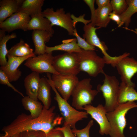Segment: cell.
<instances>
[{"label": "cell", "mask_w": 137, "mask_h": 137, "mask_svg": "<svg viewBox=\"0 0 137 137\" xmlns=\"http://www.w3.org/2000/svg\"><path fill=\"white\" fill-rule=\"evenodd\" d=\"M136 108L137 103L128 101L119 104L113 111L107 112L110 127L109 135L111 137H126L124 133L126 125V115L129 110Z\"/></svg>", "instance_id": "obj_2"}, {"label": "cell", "mask_w": 137, "mask_h": 137, "mask_svg": "<svg viewBox=\"0 0 137 137\" xmlns=\"http://www.w3.org/2000/svg\"><path fill=\"white\" fill-rule=\"evenodd\" d=\"M40 78L39 74L32 72L24 80V85L27 96L35 100H38V93Z\"/></svg>", "instance_id": "obj_19"}, {"label": "cell", "mask_w": 137, "mask_h": 137, "mask_svg": "<svg viewBox=\"0 0 137 137\" xmlns=\"http://www.w3.org/2000/svg\"><path fill=\"white\" fill-rule=\"evenodd\" d=\"M100 28L93 26L91 23L85 25L83 28V39L90 45L99 48L104 55L103 58L106 64H110L113 67L118 60V57H112L107 53L106 51L108 50L107 47L104 42L100 41L96 32V29Z\"/></svg>", "instance_id": "obj_9"}, {"label": "cell", "mask_w": 137, "mask_h": 137, "mask_svg": "<svg viewBox=\"0 0 137 137\" xmlns=\"http://www.w3.org/2000/svg\"><path fill=\"white\" fill-rule=\"evenodd\" d=\"M44 0H24L18 12L24 13L31 17L42 14V8Z\"/></svg>", "instance_id": "obj_21"}, {"label": "cell", "mask_w": 137, "mask_h": 137, "mask_svg": "<svg viewBox=\"0 0 137 137\" xmlns=\"http://www.w3.org/2000/svg\"><path fill=\"white\" fill-rule=\"evenodd\" d=\"M112 11L111 4L105 7H99L96 9L95 26L106 28L110 22L109 14Z\"/></svg>", "instance_id": "obj_23"}, {"label": "cell", "mask_w": 137, "mask_h": 137, "mask_svg": "<svg viewBox=\"0 0 137 137\" xmlns=\"http://www.w3.org/2000/svg\"><path fill=\"white\" fill-rule=\"evenodd\" d=\"M123 28L125 29L126 30H128L130 31H132V32H134L135 34H136L137 35V29L136 28L135 29V30H133V29H130L128 27H123Z\"/></svg>", "instance_id": "obj_40"}, {"label": "cell", "mask_w": 137, "mask_h": 137, "mask_svg": "<svg viewBox=\"0 0 137 137\" xmlns=\"http://www.w3.org/2000/svg\"><path fill=\"white\" fill-rule=\"evenodd\" d=\"M31 17L28 23L23 30L25 31L33 30H44L53 34L54 30L49 21L44 17L42 14L35 15Z\"/></svg>", "instance_id": "obj_17"}, {"label": "cell", "mask_w": 137, "mask_h": 137, "mask_svg": "<svg viewBox=\"0 0 137 137\" xmlns=\"http://www.w3.org/2000/svg\"><path fill=\"white\" fill-rule=\"evenodd\" d=\"M7 63L5 66H1L2 70L7 77L10 82L18 80L22 75V72L18 67L24 61L30 57L36 56L35 54L23 57H18L7 54Z\"/></svg>", "instance_id": "obj_14"}, {"label": "cell", "mask_w": 137, "mask_h": 137, "mask_svg": "<svg viewBox=\"0 0 137 137\" xmlns=\"http://www.w3.org/2000/svg\"><path fill=\"white\" fill-rule=\"evenodd\" d=\"M53 106L48 109L43 106L40 115L33 118L31 115L22 113L10 124L4 127L2 131L5 133L0 137H9L17 133L27 131H40L47 133L60 124L63 119L54 112Z\"/></svg>", "instance_id": "obj_1"}, {"label": "cell", "mask_w": 137, "mask_h": 137, "mask_svg": "<svg viewBox=\"0 0 137 137\" xmlns=\"http://www.w3.org/2000/svg\"><path fill=\"white\" fill-rule=\"evenodd\" d=\"M43 16L50 22L53 26L56 25L66 29L70 36H74L75 28L71 15L69 12L65 13L63 8L58 9L56 11L53 8H48L42 12Z\"/></svg>", "instance_id": "obj_8"}, {"label": "cell", "mask_w": 137, "mask_h": 137, "mask_svg": "<svg viewBox=\"0 0 137 137\" xmlns=\"http://www.w3.org/2000/svg\"><path fill=\"white\" fill-rule=\"evenodd\" d=\"M54 56L52 52L30 57L26 60L24 65L32 72L60 74L52 65Z\"/></svg>", "instance_id": "obj_11"}, {"label": "cell", "mask_w": 137, "mask_h": 137, "mask_svg": "<svg viewBox=\"0 0 137 137\" xmlns=\"http://www.w3.org/2000/svg\"><path fill=\"white\" fill-rule=\"evenodd\" d=\"M128 7L125 11L119 15L121 23L119 27L125 24V27H128L131 21L132 16L137 12V0H126Z\"/></svg>", "instance_id": "obj_27"}, {"label": "cell", "mask_w": 137, "mask_h": 137, "mask_svg": "<svg viewBox=\"0 0 137 137\" xmlns=\"http://www.w3.org/2000/svg\"><path fill=\"white\" fill-rule=\"evenodd\" d=\"M83 110L99 124L100 127L99 132L100 134H109L110 126L106 116L107 112L104 106L100 104L96 107H94L89 104L84 106Z\"/></svg>", "instance_id": "obj_13"}, {"label": "cell", "mask_w": 137, "mask_h": 137, "mask_svg": "<svg viewBox=\"0 0 137 137\" xmlns=\"http://www.w3.org/2000/svg\"><path fill=\"white\" fill-rule=\"evenodd\" d=\"M130 55V53H128L120 59L115 67L120 75L122 82L134 88L135 84L131 81V79L137 73V61L129 57Z\"/></svg>", "instance_id": "obj_12"}, {"label": "cell", "mask_w": 137, "mask_h": 137, "mask_svg": "<svg viewBox=\"0 0 137 137\" xmlns=\"http://www.w3.org/2000/svg\"><path fill=\"white\" fill-rule=\"evenodd\" d=\"M37 137H64L62 132L60 131L56 130L54 128L48 133L38 131Z\"/></svg>", "instance_id": "obj_33"}, {"label": "cell", "mask_w": 137, "mask_h": 137, "mask_svg": "<svg viewBox=\"0 0 137 137\" xmlns=\"http://www.w3.org/2000/svg\"><path fill=\"white\" fill-rule=\"evenodd\" d=\"M136 100H137V92L134 89V87L128 85L121 82L119 88L118 104Z\"/></svg>", "instance_id": "obj_24"}, {"label": "cell", "mask_w": 137, "mask_h": 137, "mask_svg": "<svg viewBox=\"0 0 137 137\" xmlns=\"http://www.w3.org/2000/svg\"><path fill=\"white\" fill-rule=\"evenodd\" d=\"M21 102L25 109L30 112V114L33 118L38 117L42 112L43 106L38 100L27 96L22 98Z\"/></svg>", "instance_id": "obj_25"}, {"label": "cell", "mask_w": 137, "mask_h": 137, "mask_svg": "<svg viewBox=\"0 0 137 137\" xmlns=\"http://www.w3.org/2000/svg\"><path fill=\"white\" fill-rule=\"evenodd\" d=\"M0 83L2 84L7 85L8 87L12 88L15 92L19 94L23 97H24L22 93L17 89L10 83L7 76L1 69H0Z\"/></svg>", "instance_id": "obj_32"}, {"label": "cell", "mask_w": 137, "mask_h": 137, "mask_svg": "<svg viewBox=\"0 0 137 137\" xmlns=\"http://www.w3.org/2000/svg\"><path fill=\"white\" fill-rule=\"evenodd\" d=\"M52 65L60 74L77 76L80 71L76 53L65 52L54 56Z\"/></svg>", "instance_id": "obj_7"}, {"label": "cell", "mask_w": 137, "mask_h": 137, "mask_svg": "<svg viewBox=\"0 0 137 137\" xmlns=\"http://www.w3.org/2000/svg\"><path fill=\"white\" fill-rule=\"evenodd\" d=\"M24 0H2L0 2V23L18 12Z\"/></svg>", "instance_id": "obj_18"}, {"label": "cell", "mask_w": 137, "mask_h": 137, "mask_svg": "<svg viewBox=\"0 0 137 137\" xmlns=\"http://www.w3.org/2000/svg\"><path fill=\"white\" fill-rule=\"evenodd\" d=\"M105 79L102 84L97 86L98 92H101L105 99L104 106L107 112L113 111L119 104L118 103L120 84L115 76H109L105 73Z\"/></svg>", "instance_id": "obj_5"}, {"label": "cell", "mask_w": 137, "mask_h": 137, "mask_svg": "<svg viewBox=\"0 0 137 137\" xmlns=\"http://www.w3.org/2000/svg\"><path fill=\"white\" fill-rule=\"evenodd\" d=\"M83 1L90 8L91 13V23L93 26L95 27V23L96 9L95 8L94 4L95 1L94 0H84Z\"/></svg>", "instance_id": "obj_34"}, {"label": "cell", "mask_w": 137, "mask_h": 137, "mask_svg": "<svg viewBox=\"0 0 137 137\" xmlns=\"http://www.w3.org/2000/svg\"><path fill=\"white\" fill-rule=\"evenodd\" d=\"M21 133H18L15 134L9 137H21Z\"/></svg>", "instance_id": "obj_41"}, {"label": "cell", "mask_w": 137, "mask_h": 137, "mask_svg": "<svg viewBox=\"0 0 137 137\" xmlns=\"http://www.w3.org/2000/svg\"><path fill=\"white\" fill-rule=\"evenodd\" d=\"M31 19V17L26 13L21 12H17L0 23V28L8 32L17 29L23 30Z\"/></svg>", "instance_id": "obj_15"}, {"label": "cell", "mask_w": 137, "mask_h": 137, "mask_svg": "<svg viewBox=\"0 0 137 137\" xmlns=\"http://www.w3.org/2000/svg\"><path fill=\"white\" fill-rule=\"evenodd\" d=\"M95 1L99 7L106 6L110 3V1L109 0H96Z\"/></svg>", "instance_id": "obj_38"}, {"label": "cell", "mask_w": 137, "mask_h": 137, "mask_svg": "<svg viewBox=\"0 0 137 137\" xmlns=\"http://www.w3.org/2000/svg\"><path fill=\"white\" fill-rule=\"evenodd\" d=\"M8 54L14 57H23L35 54L33 49L22 39L8 50Z\"/></svg>", "instance_id": "obj_26"}, {"label": "cell", "mask_w": 137, "mask_h": 137, "mask_svg": "<svg viewBox=\"0 0 137 137\" xmlns=\"http://www.w3.org/2000/svg\"><path fill=\"white\" fill-rule=\"evenodd\" d=\"M74 35L76 37L77 44L81 48L85 50H96L95 46L90 45L85 39L80 36L76 28L74 30Z\"/></svg>", "instance_id": "obj_30"}, {"label": "cell", "mask_w": 137, "mask_h": 137, "mask_svg": "<svg viewBox=\"0 0 137 137\" xmlns=\"http://www.w3.org/2000/svg\"><path fill=\"white\" fill-rule=\"evenodd\" d=\"M51 78L55 88L61 97L67 101L79 81L77 76L72 75L53 74Z\"/></svg>", "instance_id": "obj_10"}, {"label": "cell", "mask_w": 137, "mask_h": 137, "mask_svg": "<svg viewBox=\"0 0 137 137\" xmlns=\"http://www.w3.org/2000/svg\"></svg>", "instance_id": "obj_42"}, {"label": "cell", "mask_w": 137, "mask_h": 137, "mask_svg": "<svg viewBox=\"0 0 137 137\" xmlns=\"http://www.w3.org/2000/svg\"><path fill=\"white\" fill-rule=\"evenodd\" d=\"M53 34L44 30H33L31 37L35 47L34 53L36 55H39L45 53L46 45L45 43L49 41Z\"/></svg>", "instance_id": "obj_16"}, {"label": "cell", "mask_w": 137, "mask_h": 137, "mask_svg": "<svg viewBox=\"0 0 137 137\" xmlns=\"http://www.w3.org/2000/svg\"><path fill=\"white\" fill-rule=\"evenodd\" d=\"M90 78L79 81L72 92V106L77 110H84V106L91 104L98 93L97 90L92 89Z\"/></svg>", "instance_id": "obj_6"}, {"label": "cell", "mask_w": 137, "mask_h": 137, "mask_svg": "<svg viewBox=\"0 0 137 137\" xmlns=\"http://www.w3.org/2000/svg\"><path fill=\"white\" fill-rule=\"evenodd\" d=\"M6 32L1 29L0 30V40L5 35Z\"/></svg>", "instance_id": "obj_39"}, {"label": "cell", "mask_w": 137, "mask_h": 137, "mask_svg": "<svg viewBox=\"0 0 137 137\" xmlns=\"http://www.w3.org/2000/svg\"><path fill=\"white\" fill-rule=\"evenodd\" d=\"M38 131H27L21 133V137H37Z\"/></svg>", "instance_id": "obj_37"}, {"label": "cell", "mask_w": 137, "mask_h": 137, "mask_svg": "<svg viewBox=\"0 0 137 137\" xmlns=\"http://www.w3.org/2000/svg\"><path fill=\"white\" fill-rule=\"evenodd\" d=\"M76 38L64 40L62 43L53 47L46 46L45 52L50 53L55 50H61L67 53H79L81 51L82 49L78 46Z\"/></svg>", "instance_id": "obj_22"}, {"label": "cell", "mask_w": 137, "mask_h": 137, "mask_svg": "<svg viewBox=\"0 0 137 137\" xmlns=\"http://www.w3.org/2000/svg\"><path fill=\"white\" fill-rule=\"evenodd\" d=\"M94 124V121L90 120L86 126L84 128L78 129L76 128L72 129L73 132L77 137H90V129Z\"/></svg>", "instance_id": "obj_31"}, {"label": "cell", "mask_w": 137, "mask_h": 137, "mask_svg": "<svg viewBox=\"0 0 137 137\" xmlns=\"http://www.w3.org/2000/svg\"><path fill=\"white\" fill-rule=\"evenodd\" d=\"M76 53L80 71L84 72L93 77L105 73L103 68L106 61L103 57L98 56L95 50H85L82 49L81 52Z\"/></svg>", "instance_id": "obj_4"}, {"label": "cell", "mask_w": 137, "mask_h": 137, "mask_svg": "<svg viewBox=\"0 0 137 137\" xmlns=\"http://www.w3.org/2000/svg\"><path fill=\"white\" fill-rule=\"evenodd\" d=\"M71 128L68 125L54 128L56 130L61 131L63 134L64 137H77L73 132Z\"/></svg>", "instance_id": "obj_35"}, {"label": "cell", "mask_w": 137, "mask_h": 137, "mask_svg": "<svg viewBox=\"0 0 137 137\" xmlns=\"http://www.w3.org/2000/svg\"><path fill=\"white\" fill-rule=\"evenodd\" d=\"M16 37V34L13 33L5 35L0 40V65L1 66H5L7 63L6 58L8 52L6 47L7 42L9 40Z\"/></svg>", "instance_id": "obj_28"}, {"label": "cell", "mask_w": 137, "mask_h": 137, "mask_svg": "<svg viewBox=\"0 0 137 137\" xmlns=\"http://www.w3.org/2000/svg\"><path fill=\"white\" fill-rule=\"evenodd\" d=\"M47 76L53 90L55 92L54 99L57 101L58 108L64 120L63 126L68 125L72 129L76 128L75 125L78 121L88 117V114L85 111H80L71 106L60 96L55 87L50 73Z\"/></svg>", "instance_id": "obj_3"}, {"label": "cell", "mask_w": 137, "mask_h": 137, "mask_svg": "<svg viewBox=\"0 0 137 137\" xmlns=\"http://www.w3.org/2000/svg\"><path fill=\"white\" fill-rule=\"evenodd\" d=\"M110 4L113 11L119 15L123 13L128 7L125 0H112L110 1Z\"/></svg>", "instance_id": "obj_29"}, {"label": "cell", "mask_w": 137, "mask_h": 137, "mask_svg": "<svg viewBox=\"0 0 137 137\" xmlns=\"http://www.w3.org/2000/svg\"><path fill=\"white\" fill-rule=\"evenodd\" d=\"M48 79L46 77L40 78L38 93V99L41 101L47 109L50 108L52 99L51 88Z\"/></svg>", "instance_id": "obj_20"}, {"label": "cell", "mask_w": 137, "mask_h": 137, "mask_svg": "<svg viewBox=\"0 0 137 137\" xmlns=\"http://www.w3.org/2000/svg\"><path fill=\"white\" fill-rule=\"evenodd\" d=\"M109 18L111 20H112L116 22L118 25V27H119L121 23V19L119 15L112 11L110 13Z\"/></svg>", "instance_id": "obj_36"}]
</instances>
